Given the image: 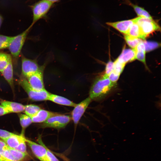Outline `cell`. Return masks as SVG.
Masks as SVG:
<instances>
[{"instance_id":"cell-1","label":"cell","mask_w":161,"mask_h":161,"mask_svg":"<svg viewBox=\"0 0 161 161\" xmlns=\"http://www.w3.org/2000/svg\"><path fill=\"white\" fill-rule=\"evenodd\" d=\"M116 83L112 82L104 74L97 77L90 89L91 100L102 99L109 94L116 88Z\"/></svg>"},{"instance_id":"cell-2","label":"cell","mask_w":161,"mask_h":161,"mask_svg":"<svg viewBox=\"0 0 161 161\" xmlns=\"http://www.w3.org/2000/svg\"><path fill=\"white\" fill-rule=\"evenodd\" d=\"M54 4L46 0H40L30 6L32 13V19L30 25L32 27L38 20L46 18L48 13Z\"/></svg>"},{"instance_id":"cell-3","label":"cell","mask_w":161,"mask_h":161,"mask_svg":"<svg viewBox=\"0 0 161 161\" xmlns=\"http://www.w3.org/2000/svg\"><path fill=\"white\" fill-rule=\"evenodd\" d=\"M32 28L30 26L20 34L14 37L8 48L10 55L16 62L18 59L28 34Z\"/></svg>"},{"instance_id":"cell-4","label":"cell","mask_w":161,"mask_h":161,"mask_svg":"<svg viewBox=\"0 0 161 161\" xmlns=\"http://www.w3.org/2000/svg\"><path fill=\"white\" fill-rule=\"evenodd\" d=\"M18 83L31 100L35 101L48 100L50 93L45 89L39 91L33 90L29 85L26 78L24 76L21 77Z\"/></svg>"},{"instance_id":"cell-5","label":"cell","mask_w":161,"mask_h":161,"mask_svg":"<svg viewBox=\"0 0 161 161\" xmlns=\"http://www.w3.org/2000/svg\"><path fill=\"white\" fill-rule=\"evenodd\" d=\"M136 18V22L139 25L142 34L145 38L152 32L160 30L159 25L153 19L141 17H137Z\"/></svg>"},{"instance_id":"cell-6","label":"cell","mask_w":161,"mask_h":161,"mask_svg":"<svg viewBox=\"0 0 161 161\" xmlns=\"http://www.w3.org/2000/svg\"><path fill=\"white\" fill-rule=\"evenodd\" d=\"M69 116L58 114L48 119L41 124V127L60 129L65 127L71 120Z\"/></svg>"},{"instance_id":"cell-7","label":"cell","mask_w":161,"mask_h":161,"mask_svg":"<svg viewBox=\"0 0 161 161\" xmlns=\"http://www.w3.org/2000/svg\"><path fill=\"white\" fill-rule=\"evenodd\" d=\"M46 66L45 64H44L41 66L37 72L26 78L29 85L33 90L39 91L45 89L43 74Z\"/></svg>"},{"instance_id":"cell-8","label":"cell","mask_w":161,"mask_h":161,"mask_svg":"<svg viewBox=\"0 0 161 161\" xmlns=\"http://www.w3.org/2000/svg\"><path fill=\"white\" fill-rule=\"evenodd\" d=\"M21 57L22 76L26 78L39 70L41 66L39 65L36 60L27 58L22 54Z\"/></svg>"},{"instance_id":"cell-9","label":"cell","mask_w":161,"mask_h":161,"mask_svg":"<svg viewBox=\"0 0 161 161\" xmlns=\"http://www.w3.org/2000/svg\"><path fill=\"white\" fill-rule=\"evenodd\" d=\"M39 144L26 139V143L30 148L35 156L41 161H48L46 156V150L45 144L39 136L37 140Z\"/></svg>"},{"instance_id":"cell-10","label":"cell","mask_w":161,"mask_h":161,"mask_svg":"<svg viewBox=\"0 0 161 161\" xmlns=\"http://www.w3.org/2000/svg\"><path fill=\"white\" fill-rule=\"evenodd\" d=\"M91 99L89 97L78 104H76L72 112V119L75 124H77L88 106Z\"/></svg>"},{"instance_id":"cell-11","label":"cell","mask_w":161,"mask_h":161,"mask_svg":"<svg viewBox=\"0 0 161 161\" xmlns=\"http://www.w3.org/2000/svg\"><path fill=\"white\" fill-rule=\"evenodd\" d=\"M136 18L133 19L118 21L115 22H106V24L110 26L124 35H129L131 25L136 22Z\"/></svg>"},{"instance_id":"cell-12","label":"cell","mask_w":161,"mask_h":161,"mask_svg":"<svg viewBox=\"0 0 161 161\" xmlns=\"http://www.w3.org/2000/svg\"><path fill=\"white\" fill-rule=\"evenodd\" d=\"M136 50L134 49H123L117 59L118 61L126 64L127 63L136 59Z\"/></svg>"},{"instance_id":"cell-13","label":"cell","mask_w":161,"mask_h":161,"mask_svg":"<svg viewBox=\"0 0 161 161\" xmlns=\"http://www.w3.org/2000/svg\"><path fill=\"white\" fill-rule=\"evenodd\" d=\"M2 105L9 112L11 113H20L24 112V105L14 102L3 100L1 102Z\"/></svg>"},{"instance_id":"cell-14","label":"cell","mask_w":161,"mask_h":161,"mask_svg":"<svg viewBox=\"0 0 161 161\" xmlns=\"http://www.w3.org/2000/svg\"><path fill=\"white\" fill-rule=\"evenodd\" d=\"M58 114L41 109L35 115L31 118L33 123H43L49 117Z\"/></svg>"},{"instance_id":"cell-15","label":"cell","mask_w":161,"mask_h":161,"mask_svg":"<svg viewBox=\"0 0 161 161\" xmlns=\"http://www.w3.org/2000/svg\"><path fill=\"white\" fill-rule=\"evenodd\" d=\"M5 80L8 83L13 91L14 90L13 78V60H11L7 66L1 73Z\"/></svg>"},{"instance_id":"cell-16","label":"cell","mask_w":161,"mask_h":161,"mask_svg":"<svg viewBox=\"0 0 161 161\" xmlns=\"http://www.w3.org/2000/svg\"><path fill=\"white\" fill-rule=\"evenodd\" d=\"M25 138L24 136L14 134L4 141L9 148H15Z\"/></svg>"},{"instance_id":"cell-17","label":"cell","mask_w":161,"mask_h":161,"mask_svg":"<svg viewBox=\"0 0 161 161\" xmlns=\"http://www.w3.org/2000/svg\"><path fill=\"white\" fill-rule=\"evenodd\" d=\"M48 100L57 104L70 106L75 107L76 104L64 97L50 94Z\"/></svg>"},{"instance_id":"cell-18","label":"cell","mask_w":161,"mask_h":161,"mask_svg":"<svg viewBox=\"0 0 161 161\" xmlns=\"http://www.w3.org/2000/svg\"><path fill=\"white\" fill-rule=\"evenodd\" d=\"M125 3L132 7L138 17H141L149 19H153L149 13L144 8L134 4L129 0H125Z\"/></svg>"},{"instance_id":"cell-19","label":"cell","mask_w":161,"mask_h":161,"mask_svg":"<svg viewBox=\"0 0 161 161\" xmlns=\"http://www.w3.org/2000/svg\"><path fill=\"white\" fill-rule=\"evenodd\" d=\"M135 49L136 50V59L142 62L146 66L145 58L146 51L143 41L139 44Z\"/></svg>"},{"instance_id":"cell-20","label":"cell","mask_w":161,"mask_h":161,"mask_svg":"<svg viewBox=\"0 0 161 161\" xmlns=\"http://www.w3.org/2000/svg\"><path fill=\"white\" fill-rule=\"evenodd\" d=\"M18 116L22 128L20 135L24 136L26 128L32 123V119L31 117L26 114H20Z\"/></svg>"},{"instance_id":"cell-21","label":"cell","mask_w":161,"mask_h":161,"mask_svg":"<svg viewBox=\"0 0 161 161\" xmlns=\"http://www.w3.org/2000/svg\"><path fill=\"white\" fill-rule=\"evenodd\" d=\"M12 59L10 54L0 52V72H2Z\"/></svg>"},{"instance_id":"cell-22","label":"cell","mask_w":161,"mask_h":161,"mask_svg":"<svg viewBox=\"0 0 161 161\" xmlns=\"http://www.w3.org/2000/svg\"><path fill=\"white\" fill-rule=\"evenodd\" d=\"M129 35L141 39H145L142 34L139 25L136 22L134 23L131 26Z\"/></svg>"},{"instance_id":"cell-23","label":"cell","mask_w":161,"mask_h":161,"mask_svg":"<svg viewBox=\"0 0 161 161\" xmlns=\"http://www.w3.org/2000/svg\"><path fill=\"white\" fill-rule=\"evenodd\" d=\"M124 38L128 45L132 49L135 48L143 41L142 39L133 37L129 35H124Z\"/></svg>"},{"instance_id":"cell-24","label":"cell","mask_w":161,"mask_h":161,"mask_svg":"<svg viewBox=\"0 0 161 161\" xmlns=\"http://www.w3.org/2000/svg\"><path fill=\"white\" fill-rule=\"evenodd\" d=\"M41 109L38 106L34 104L24 105V112L25 114L30 117L35 115Z\"/></svg>"},{"instance_id":"cell-25","label":"cell","mask_w":161,"mask_h":161,"mask_svg":"<svg viewBox=\"0 0 161 161\" xmlns=\"http://www.w3.org/2000/svg\"><path fill=\"white\" fill-rule=\"evenodd\" d=\"M14 36L0 35V50L8 48Z\"/></svg>"},{"instance_id":"cell-26","label":"cell","mask_w":161,"mask_h":161,"mask_svg":"<svg viewBox=\"0 0 161 161\" xmlns=\"http://www.w3.org/2000/svg\"><path fill=\"white\" fill-rule=\"evenodd\" d=\"M8 149L16 161H22L27 155L15 149L10 148Z\"/></svg>"},{"instance_id":"cell-27","label":"cell","mask_w":161,"mask_h":161,"mask_svg":"<svg viewBox=\"0 0 161 161\" xmlns=\"http://www.w3.org/2000/svg\"><path fill=\"white\" fill-rule=\"evenodd\" d=\"M145 50L148 52L157 48L159 46L158 43L156 42L143 41Z\"/></svg>"},{"instance_id":"cell-28","label":"cell","mask_w":161,"mask_h":161,"mask_svg":"<svg viewBox=\"0 0 161 161\" xmlns=\"http://www.w3.org/2000/svg\"><path fill=\"white\" fill-rule=\"evenodd\" d=\"M125 65L124 64L119 62L116 59L114 62L113 70L120 75L124 68Z\"/></svg>"},{"instance_id":"cell-29","label":"cell","mask_w":161,"mask_h":161,"mask_svg":"<svg viewBox=\"0 0 161 161\" xmlns=\"http://www.w3.org/2000/svg\"><path fill=\"white\" fill-rule=\"evenodd\" d=\"M26 139L25 138V139L22 141L18 145L15 149L22 153L27 155Z\"/></svg>"},{"instance_id":"cell-30","label":"cell","mask_w":161,"mask_h":161,"mask_svg":"<svg viewBox=\"0 0 161 161\" xmlns=\"http://www.w3.org/2000/svg\"><path fill=\"white\" fill-rule=\"evenodd\" d=\"M8 148H9L4 150L2 155L4 161H16Z\"/></svg>"},{"instance_id":"cell-31","label":"cell","mask_w":161,"mask_h":161,"mask_svg":"<svg viewBox=\"0 0 161 161\" xmlns=\"http://www.w3.org/2000/svg\"><path fill=\"white\" fill-rule=\"evenodd\" d=\"M44 146L46 150V156L48 161H60L45 145Z\"/></svg>"},{"instance_id":"cell-32","label":"cell","mask_w":161,"mask_h":161,"mask_svg":"<svg viewBox=\"0 0 161 161\" xmlns=\"http://www.w3.org/2000/svg\"><path fill=\"white\" fill-rule=\"evenodd\" d=\"M114 62L109 61L106 65L104 74L108 76L109 74L113 70Z\"/></svg>"},{"instance_id":"cell-33","label":"cell","mask_w":161,"mask_h":161,"mask_svg":"<svg viewBox=\"0 0 161 161\" xmlns=\"http://www.w3.org/2000/svg\"><path fill=\"white\" fill-rule=\"evenodd\" d=\"M120 75L113 70L108 75L109 79L112 82L116 83L118 80Z\"/></svg>"},{"instance_id":"cell-34","label":"cell","mask_w":161,"mask_h":161,"mask_svg":"<svg viewBox=\"0 0 161 161\" xmlns=\"http://www.w3.org/2000/svg\"><path fill=\"white\" fill-rule=\"evenodd\" d=\"M13 134L14 133L0 129V138L3 141Z\"/></svg>"},{"instance_id":"cell-35","label":"cell","mask_w":161,"mask_h":161,"mask_svg":"<svg viewBox=\"0 0 161 161\" xmlns=\"http://www.w3.org/2000/svg\"><path fill=\"white\" fill-rule=\"evenodd\" d=\"M8 148L5 143L0 140V154L2 156L4 150Z\"/></svg>"},{"instance_id":"cell-36","label":"cell","mask_w":161,"mask_h":161,"mask_svg":"<svg viewBox=\"0 0 161 161\" xmlns=\"http://www.w3.org/2000/svg\"><path fill=\"white\" fill-rule=\"evenodd\" d=\"M8 111L1 104L0 105V116L9 114Z\"/></svg>"},{"instance_id":"cell-37","label":"cell","mask_w":161,"mask_h":161,"mask_svg":"<svg viewBox=\"0 0 161 161\" xmlns=\"http://www.w3.org/2000/svg\"><path fill=\"white\" fill-rule=\"evenodd\" d=\"M3 21V18L2 15L0 14V29Z\"/></svg>"},{"instance_id":"cell-38","label":"cell","mask_w":161,"mask_h":161,"mask_svg":"<svg viewBox=\"0 0 161 161\" xmlns=\"http://www.w3.org/2000/svg\"><path fill=\"white\" fill-rule=\"evenodd\" d=\"M49 1H50L54 4L56 3H58L61 0H46Z\"/></svg>"},{"instance_id":"cell-39","label":"cell","mask_w":161,"mask_h":161,"mask_svg":"<svg viewBox=\"0 0 161 161\" xmlns=\"http://www.w3.org/2000/svg\"><path fill=\"white\" fill-rule=\"evenodd\" d=\"M0 161H4V159L2 156L0 154Z\"/></svg>"}]
</instances>
